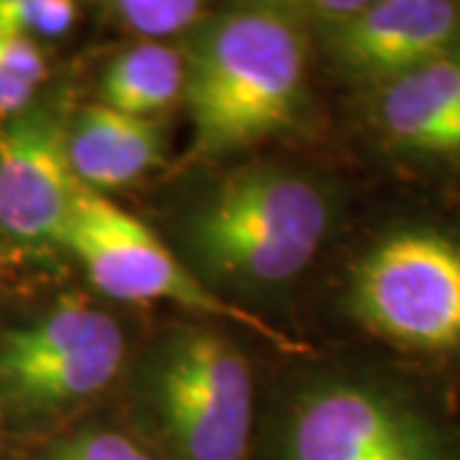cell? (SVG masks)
Listing matches in <instances>:
<instances>
[{
    "label": "cell",
    "mask_w": 460,
    "mask_h": 460,
    "mask_svg": "<svg viewBox=\"0 0 460 460\" xmlns=\"http://www.w3.org/2000/svg\"><path fill=\"white\" fill-rule=\"evenodd\" d=\"M307 31L296 5L251 3L187 33L181 98L198 156L217 159L295 126L307 95Z\"/></svg>",
    "instance_id": "obj_1"
},
{
    "label": "cell",
    "mask_w": 460,
    "mask_h": 460,
    "mask_svg": "<svg viewBox=\"0 0 460 460\" xmlns=\"http://www.w3.org/2000/svg\"><path fill=\"white\" fill-rule=\"evenodd\" d=\"M330 199L305 174L271 164L230 172L184 220L199 279L230 289H271L296 279L330 230Z\"/></svg>",
    "instance_id": "obj_2"
},
{
    "label": "cell",
    "mask_w": 460,
    "mask_h": 460,
    "mask_svg": "<svg viewBox=\"0 0 460 460\" xmlns=\"http://www.w3.org/2000/svg\"><path fill=\"white\" fill-rule=\"evenodd\" d=\"M138 399L162 460H253V374L223 332H164L144 358Z\"/></svg>",
    "instance_id": "obj_3"
},
{
    "label": "cell",
    "mask_w": 460,
    "mask_h": 460,
    "mask_svg": "<svg viewBox=\"0 0 460 460\" xmlns=\"http://www.w3.org/2000/svg\"><path fill=\"white\" fill-rule=\"evenodd\" d=\"M350 317L376 341L425 358H460V233L407 223L363 251Z\"/></svg>",
    "instance_id": "obj_4"
},
{
    "label": "cell",
    "mask_w": 460,
    "mask_h": 460,
    "mask_svg": "<svg viewBox=\"0 0 460 460\" xmlns=\"http://www.w3.org/2000/svg\"><path fill=\"white\" fill-rule=\"evenodd\" d=\"M274 460H460V429L386 381L332 376L289 402Z\"/></svg>",
    "instance_id": "obj_5"
},
{
    "label": "cell",
    "mask_w": 460,
    "mask_h": 460,
    "mask_svg": "<svg viewBox=\"0 0 460 460\" xmlns=\"http://www.w3.org/2000/svg\"><path fill=\"white\" fill-rule=\"evenodd\" d=\"M62 246L83 263L102 295L120 302H172L205 317L253 330L284 350L302 348L259 314L223 299L199 279L192 266L181 263L154 230L102 192L83 184L77 187Z\"/></svg>",
    "instance_id": "obj_6"
},
{
    "label": "cell",
    "mask_w": 460,
    "mask_h": 460,
    "mask_svg": "<svg viewBox=\"0 0 460 460\" xmlns=\"http://www.w3.org/2000/svg\"><path fill=\"white\" fill-rule=\"evenodd\" d=\"M80 181L66 156V123L31 105L0 123V233L26 246H62Z\"/></svg>",
    "instance_id": "obj_7"
},
{
    "label": "cell",
    "mask_w": 460,
    "mask_h": 460,
    "mask_svg": "<svg viewBox=\"0 0 460 460\" xmlns=\"http://www.w3.org/2000/svg\"><path fill=\"white\" fill-rule=\"evenodd\" d=\"M323 51L353 84L376 90L460 41V3L376 0L341 26L323 29Z\"/></svg>",
    "instance_id": "obj_8"
},
{
    "label": "cell",
    "mask_w": 460,
    "mask_h": 460,
    "mask_svg": "<svg viewBox=\"0 0 460 460\" xmlns=\"http://www.w3.org/2000/svg\"><path fill=\"white\" fill-rule=\"evenodd\" d=\"M371 120L402 156L460 164V41L371 90Z\"/></svg>",
    "instance_id": "obj_9"
},
{
    "label": "cell",
    "mask_w": 460,
    "mask_h": 460,
    "mask_svg": "<svg viewBox=\"0 0 460 460\" xmlns=\"http://www.w3.org/2000/svg\"><path fill=\"white\" fill-rule=\"evenodd\" d=\"M162 118H136L108 105H87L66 123V156L77 181L95 190H118L141 180L164 159Z\"/></svg>",
    "instance_id": "obj_10"
},
{
    "label": "cell",
    "mask_w": 460,
    "mask_h": 460,
    "mask_svg": "<svg viewBox=\"0 0 460 460\" xmlns=\"http://www.w3.org/2000/svg\"><path fill=\"white\" fill-rule=\"evenodd\" d=\"M126 338L118 323L59 356L0 378V396L26 417H49L100 394L120 374Z\"/></svg>",
    "instance_id": "obj_11"
},
{
    "label": "cell",
    "mask_w": 460,
    "mask_h": 460,
    "mask_svg": "<svg viewBox=\"0 0 460 460\" xmlns=\"http://www.w3.org/2000/svg\"><path fill=\"white\" fill-rule=\"evenodd\" d=\"M181 95L184 57L169 44H133L113 57L100 80V102L136 118H162Z\"/></svg>",
    "instance_id": "obj_12"
},
{
    "label": "cell",
    "mask_w": 460,
    "mask_h": 460,
    "mask_svg": "<svg viewBox=\"0 0 460 460\" xmlns=\"http://www.w3.org/2000/svg\"><path fill=\"white\" fill-rule=\"evenodd\" d=\"M105 13L118 29L148 44H164L169 36L195 31L210 16L198 0H115L105 5Z\"/></svg>",
    "instance_id": "obj_13"
},
{
    "label": "cell",
    "mask_w": 460,
    "mask_h": 460,
    "mask_svg": "<svg viewBox=\"0 0 460 460\" xmlns=\"http://www.w3.org/2000/svg\"><path fill=\"white\" fill-rule=\"evenodd\" d=\"M77 21L69 0H0V36L21 41H49L65 36Z\"/></svg>",
    "instance_id": "obj_14"
},
{
    "label": "cell",
    "mask_w": 460,
    "mask_h": 460,
    "mask_svg": "<svg viewBox=\"0 0 460 460\" xmlns=\"http://www.w3.org/2000/svg\"><path fill=\"white\" fill-rule=\"evenodd\" d=\"M41 460H162V456L131 432L83 428L51 445Z\"/></svg>",
    "instance_id": "obj_15"
},
{
    "label": "cell",
    "mask_w": 460,
    "mask_h": 460,
    "mask_svg": "<svg viewBox=\"0 0 460 460\" xmlns=\"http://www.w3.org/2000/svg\"><path fill=\"white\" fill-rule=\"evenodd\" d=\"M0 72H8L39 87V83L47 77V59L39 44L0 36Z\"/></svg>",
    "instance_id": "obj_16"
},
{
    "label": "cell",
    "mask_w": 460,
    "mask_h": 460,
    "mask_svg": "<svg viewBox=\"0 0 460 460\" xmlns=\"http://www.w3.org/2000/svg\"><path fill=\"white\" fill-rule=\"evenodd\" d=\"M33 95H36V84L13 77L8 72H0V115L11 118L23 113L33 105Z\"/></svg>",
    "instance_id": "obj_17"
}]
</instances>
